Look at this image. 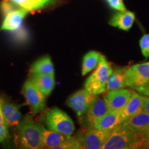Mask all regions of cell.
I'll return each mask as SVG.
<instances>
[{
  "label": "cell",
  "instance_id": "cell-10",
  "mask_svg": "<svg viewBox=\"0 0 149 149\" xmlns=\"http://www.w3.org/2000/svg\"><path fill=\"white\" fill-rule=\"evenodd\" d=\"M149 124V114L141 109L122 123V125L126 129L130 130L142 139L143 134Z\"/></svg>",
  "mask_w": 149,
  "mask_h": 149
},
{
  "label": "cell",
  "instance_id": "cell-9",
  "mask_svg": "<svg viewBox=\"0 0 149 149\" xmlns=\"http://www.w3.org/2000/svg\"><path fill=\"white\" fill-rule=\"evenodd\" d=\"M131 91L121 88L118 90L108 91L104 100L106 102L109 111L120 113L125 107L132 95Z\"/></svg>",
  "mask_w": 149,
  "mask_h": 149
},
{
  "label": "cell",
  "instance_id": "cell-5",
  "mask_svg": "<svg viewBox=\"0 0 149 149\" xmlns=\"http://www.w3.org/2000/svg\"><path fill=\"white\" fill-rule=\"evenodd\" d=\"M97 95L91 94L86 89L75 92L66 100V104L75 113L79 122L84 121L86 113Z\"/></svg>",
  "mask_w": 149,
  "mask_h": 149
},
{
  "label": "cell",
  "instance_id": "cell-32",
  "mask_svg": "<svg viewBox=\"0 0 149 149\" xmlns=\"http://www.w3.org/2000/svg\"><path fill=\"white\" fill-rule=\"evenodd\" d=\"M0 122H6L4 118H3V117L2 113H1V109H0Z\"/></svg>",
  "mask_w": 149,
  "mask_h": 149
},
{
  "label": "cell",
  "instance_id": "cell-15",
  "mask_svg": "<svg viewBox=\"0 0 149 149\" xmlns=\"http://www.w3.org/2000/svg\"><path fill=\"white\" fill-rule=\"evenodd\" d=\"M122 124V122L121 120L120 113L109 111L107 114H106L96 122L94 128L104 131L112 132Z\"/></svg>",
  "mask_w": 149,
  "mask_h": 149
},
{
  "label": "cell",
  "instance_id": "cell-23",
  "mask_svg": "<svg viewBox=\"0 0 149 149\" xmlns=\"http://www.w3.org/2000/svg\"><path fill=\"white\" fill-rule=\"evenodd\" d=\"M10 40L17 46H23L29 42L30 35L25 27L22 26L15 31H10Z\"/></svg>",
  "mask_w": 149,
  "mask_h": 149
},
{
  "label": "cell",
  "instance_id": "cell-6",
  "mask_svg": "<svg viewBox=\"0 0 149 149\" xmlns=\"http://www.w3.org/2000/svg\"><path fill=\"white\" fill-rule=\"evenodd\" d=\"M22 93L33 114L42 112L46 107V95L29 79L24 83Z\"/></svg>",
  "mask_w": 149,
  "mask_h": 149
},
{
  "label": "cell",
  "instance_id": "cell-13",
  "mask_svg": "<svg viewBox=\"0 0 149 149\" xmlns=\"http://www.w3.org/2000/svg\"><path fill=\"white\" fill-rule=\"evenodd\" d=\"M29 13V11L26 9L20 8L6 15L1 24L0 30L10 32V31L18 29L19 28L22 26L24 18Z\"/></svg>",
  "mask_w": 149,
  "mask_h": 149
},
{
  "label": "cell",
  "instance_id": "cell-18",
  "mask_svg": "<svg viewBox=\"0 0 149 149\" xmlns=\"http://www.w3.org/2000/svg\"><path fill=\"white\" fill-rule=\"evenodd\" d=\"M71 136H66L59 132L52 130H44L42 139V148H55L64 141L68 140Z\"/></svg>",
  "mask_w": 149,
  "mask_h": 149
},
{
  "label": "cell",
  "instance_id": "cell-20",
  "mask_svg": "<svg viewBox=\"0 0 149 149\" xmlns=\"http://www.w3.org/2000/svg\"><path fill=\"white\" fill-rule=\"evenodd\" d=\"M126 70H127L126 68H120L113 70L108 79L106 90L111 91L126 87L125 79H124Z\"/></svg>",
  "mask_w": 149,
  "mask_h": 149
},
{
  "label": "cell",
  "instance_id": "cell-22",
  "mask_svg": "<svg viewBox=\"0 0 149 149\" xmlns=\"http://www.w3.org/2000/svg\"><path fill=\"white\" fill-rule=\"evenodd\" d=\"M102 55V54L97 51H91L84 56L81 66V74L83 76L96 68L100 62Z\"/></svg>",
  "mask_w": 149,
  "mask_h": 149
},
{
  "label": "cell",
  "instance_id": "cell-19",
  "mask_svg": "<svg viewBox=\"0 0 149 149\" xmlns=\"http://www.w3.org/2000/svg\"><path fill=\"white\" fill-rule=\"evenodd\" d=\"M32 74H55L53 63L50 56H44L33 63L31 68Z\"/></svg>",
  "mask_w": 149,
  "mask_h": 149
},
{
  "label": "cell",
  "instance_id": "cell-16",
  "mask_svg": "<svg viewBox=\"0 0 149 149\" xmlns=\"http://www.w3.org/2000/svg\"><path fill=\"white\" fill-rule=\"evenodd\" d=\"M135 15L130 11H119L112 17L109 24L123 31H127L132 27L135 22Z\"/></svg>",
  "mask_w": 149,
  "mask_h": 149
},
{
  "label": "cell",
  "instance_id": "cell-27",
  "mask_svg": "<svg viewBox=\"0 0 149 149\" xmlns=\"http://www.w3.org/2000/svg\"><path fill=\"white\" fill-rule=\"evenodd\" d=\"M8 125L6 122H0V142H3L9 137Z\"/></svg>",
  "mask_w": 149,
  "mask_h": 149
},
{
  "label": "cell",
  "instance_id": "cell-24",
  "mask_svg": "<svg viewBox=\"0 0 149 149\" xmlns=\"http://www.w3.org/2000/svg\"><path fill=\"white\" fill-rule=\"evenodd\" d=\"M20 8H20L16 3L13 2L11 0H3L0 3V10L3 16H6L10 13L19 10Z\"/></svg>",
  "mask_w": 149,
  "mask_h": 149
},
{
  "label": "cell",
  "instance_id": "cell-21",
  "mask_svg": "<svg viewBox=\"0 0 149 149\" xmlns=\"http://www.w3.org/2000/svg\"><path fill=\"white\" fill-rule=\"evenodd\" d=\"M20 8L29 12L44 9L55 4L57 0H11Z\"/></svg>",
  "mask_w": 149,
  "mask_h": 149
},
{
  "label": "cell",
  "instance_id": "cell-7",
  "mask_svg": "<svg viewBox=\"0 0 149 149\" xmlns=\"http://www.w3.org/2000/svg\"><path fill=\"white\" fill-rule=\"evenodd\" d=\"M111 132L104 131L95 128H90L79 134L77 138L79 141L82 148L101 149L107 141Z\"/></svg>",
  "mask_w": 149,
  "mask_h": 149
},
{
  "label": "cell",
  "instance_id": "cell-31",
  "mask_svg": "<svg viewBox=\"0 0 149 149\" xmlns=\"http://www.w3.org/2000/svg\"><path fill=\"white\" fill-rule=\"evenodd\" d=\"M141 148H149V141L143 140L142 145H141Z\"/></svg>",
  "mask_w": 149,
  "mask_h": 149
},
{
  "label": "cell",
  "instance_id": "cell-4",
  "mask_svg": "<svg viewBox=\"0 0 149 149\" xmlns=\"http://www.w3.org/2000/svg\"><path fill=\"white\" fill-rule=\"evenodd\" d=\"M42 121L50 130L69 137L75 130L72 119L65 112L57 107L48 110L43 117Z\"/></svg>",
  "mask_w": 149,
  "mask_h": 149
},
{
  "label": "cell",
  "instance_id": "cell-12",
  "mask_svg": "<svg viewBox=\"0 0 149 149\" xmlns=\"http://www.w3.org/2000/svg\"><path fill=\"white\" fill-rule=\"evenodd\" d=\"M0 109L8 126H17L22 120V113L16 104L6 97H0Z\"/></svg>",
  "mask_w": 149,
  "mask_h": 149
},
{
  "label": "cell",
  "instance_id": "cell-14",
  "mask_svg": "<svg viewBox=\"0 0 149 149\" xmlns=\"http://www.w3.org/2000/svg\"><path fill=\"white\" fill-rule=\"evenodd\" d=\"M144 97L138 93L133 92L128 103L120 112V118L122 123L142 109Z\"/></svg>",
  "mask_w": 149,
  "mask_h": 149
},
{
  "label": "cell",
  "instance_id": "cell-2",
  "mask_svg": "<svg viewBox=\"0 0 149 149\" xmlns=\"http://www.w3.org/2000/svg\"><path fill=\"white\" fill-rule=\"evenodd\" d=\"M143 139L140 137L124 128L121 124L111 132L102 149L140 148Z\"/></svg>",
  "mask_w": 149,
  "mask_h": 149
},
{
  "label": "cell",
  "instance_id": "cell-28",
  "mask_svg": "<svg viewBox=\"0 0 149 149\" xmlns=\"http://www.w3.org/2000/svg\"><path fill=\"white\" fill-rule=\"evenodd\" d=\"M135 90H137L139 93L149 97V81L145 85L142 86L137 88Z\"/></svg>",
  "mask_w": 149,
  "mask_h": 149
},
{
  "label": "cell",
  "instance_id": "cell-17",
  "mask_svg": "<svg viewBox=\"0 0 149 149\" xmlns=\"http://www.w3.org/2000/svg\"><path fill=\"white\" fill-rule=\"evenodd\" d=\"M30 80L46 96L49 95L55 88L54 74H32Z\"/></svg>",
  "mask_w": 149,
  "mask_h": 149
},
{
  "label": "cell",
  "instance_id": "cell-8",
  "mask_svg": "<svg viewBox=\"0 0 149 149\" xmlns=\"http://www.w3.org/2000/svg\"><path fill=\"white\" fill-rule=\"evenodd\" d=\"M126 86L136 89L149 81V61L137 64L127 68L125 73Z\"/></svg>",
  "mask_w": 149,
  "mask_h": 149
},
{
  "label": "cell",
  "instance_id": "cell-3",
  "mask_svg": "<svg viewBox=\"0 0 149 149\" xmlns=\"http://www.w3.org/2000/svg\"><path fill=\"white\" fill-rule=\"evenodd\" d=\"M112 72L111 64L102 55L95 70L86 81L85 89L95 95L103 93L106 91L108 79Z\"/></svg>",
  "mask_w": 149,
  "mask_h": 149
},
{
  "label": "cell",
  "instance_id": "cell-29",
  "mask_svg": "<svg viewBox=\"0 0 149 149\" xmlns=\"http://www.w3.org/2000/svg\"><path fill=\"white\" fill-rule=\"evenodd\" d=\"M142 109L149 114V97H144L142 104Z\"/></svg>",
  "mask_w": 149,
  "mask_h": 149
},
{
  "label": "cell",
  "instance_id": "cell-25",
  "mask_svg": "<svg viewBox=\"0 0 149 149\" xmlns=\"http://www.w3.org/2000/svg\"><path fill=\"white\" fill-rule=\"evenodd\" d=\"M139 46L142 55L146 58L149 57V34H146L139 40Z\"/></svg>",
  "mask_w": 149,
  "mask_h": 149
},
{
  "label": "cell",
  "instance_id": "cell-11",
  "mask_svg": "<svg viewBox=\"0 0 149 149\" xmlns=\"http://www.w3.org/2000/svg\"><path fill=\"white\" fill-rule=\"evenodd\" d=\"M109 110L104 99L96 96L86 113V122L88 127L94 128L96 122L109 113Z\"/></svg>",
  "mask_w": 149,
  "mask_h": 149
},
{
  "label": "cell",
  "instance_id": "cell-26",
  "mask_svg": "<svg viewBox=\"0 0 149 149\" xmlns=\"http://www.w3.org/2000/svg\"><path fill=\"white\" fill-rule=\"evenodd\" d=\"M112 8L118 11H126V8L123 2V0H107Z\"/></svg>",
  "mask_w": 149,
  "mask_h": 149
},
{
  "label": "cell",
  "instance_id": "cell-30",
  "mask_svg": "<svg viewBox=\"0 0 149 149\" xmlns=\"http://www.w3.org/2000/svg\"><path fill=\"white\" fill-rule=\"evenodd\" d=\"M142 139L144 141H149V124L143 134Z\"/></svg>",
  "mask_w": 149,
  "mask_h": 149
},
{
  "label": "cell",
  "instance_id": "cell-1",
  "mask_svg": "<svg viewBox=\"0 0 149 149\" xmlns=\"http://www.w3.org/2000/svg\"><path fill=\"white\" fill-rule=\"evenodd\" d=\"M46 128L27 115L17 125L19 142L23 148H42L43 135Z\"/></svg>",
  "mask_w": 149,
  "mask_h": 149
}]
</instances>
